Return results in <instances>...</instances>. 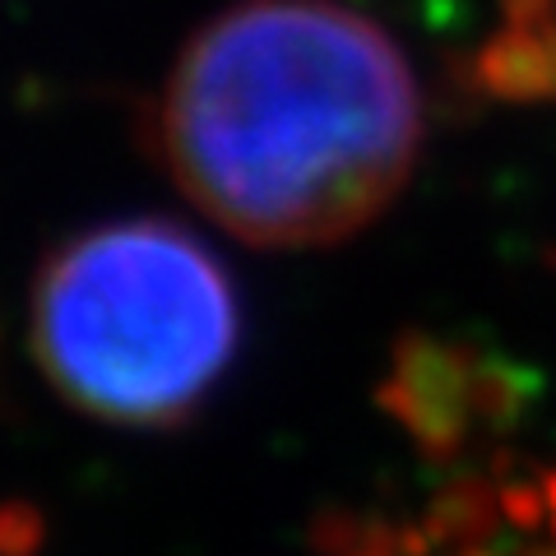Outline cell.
<instances>
[{"label":"cell","instance_id":"6da1fadb","mask_svg":"<svg viewBox=\"0 0 556 556\" xmlns=\"http://www.w3.org/2000/svg\"><path fill=\"white\" fill-rule=\"evenodd\" d=\"M427 135L417 70L343 0H237L181 47L149 139L177 190L269 251L334 247L404 195Z\"/></svg>","mask_w":556,"mask_h":556},{"label":"cell","instance_id":"7a4b0ae2","mask_svg":"<svg viewBox=\"0 0 556 556\" xmlns=\"http://www.w3.org/2000/svg\"><path fill=\"white\" fill-rule=\"evenodd\" d=\"M241 302L195 232L163 218L84 228L33 288V353L65 404L116 427H172L232 371Z\"/></svg>","mask_w":556,"mask_h":556},{"label":"cell","instance_id":"3957f363","mask_svg":"<svg viewBox=\"0 0 556 556\" xmlns=\"http://www.w3.org/2000/svg\"><path fill=\"white\" fill-rule=\"evenodd\" d=\"M506 519L510 525L492 543L464 556H556V478H547L533 496L506 501Z\"/></svg>","mask_w":556,"mask_h":556}]
</instances>
